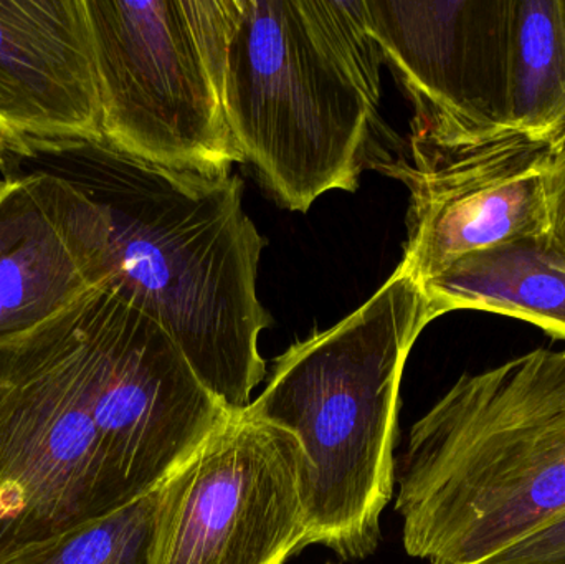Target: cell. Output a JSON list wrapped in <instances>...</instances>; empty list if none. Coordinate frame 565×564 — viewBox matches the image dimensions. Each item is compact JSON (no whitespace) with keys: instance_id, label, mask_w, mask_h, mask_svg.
<instances>
[{"instance_id":"obj_6","label":"cell","mask_w":565,"mask_h":564,"mask_svg":"<svg viewBox=\"0 0 565 564\" xmlns=\"http://www.w3.org/2000/svg\"><path fill=\"white\" fill-rule=\"evenodd\" d=\"M103 141L204 175L244 162L225 111L238 0H85Z\"/></svg>"},{"instance_id":"obj_1","label":"cell","mask_w":565,"mask_h":564,"mask_svg":"<svg viewBox=\"0 0 565 564\" xmlns=\"http://www.w3.org/2000/svg\"><path fill=\"white\" fill-rule=\"evenodd\" d=\"M106 217V285L158 321L227 413L267 377L258 341L271 315L257 291L265 238L234 174L174 171L105 141L30 146Z\"/></svg>"},{"instance_id":"obj_14","label":"cell","mask_w":565,"mask_h":564,"mask_svg":"<svg viewBox=\"0 0 565 564\" xmlns=\"http://www.w3.org/2000/svg\"><path fill=\"white\" fill-rule=\"evenodd\" d=\"M511 121L547 141L565 131V0H513Z\"/></svg>"},{"instance_id":"obj_18","label":"cell","mask_w":565,"mask_h":564,"mask_svg":"<svg viewBox=\"0 0 565 564\" xmlns=\"http://www.w3.org/2000/svg\"><path fill=\"white\" fill-rule=\"evenodd\" d=\"M7 156H9V142H7V139L0 135V169L6 166Z\"/></svg>"},{"instance_id":"obj_5","label":"cell","mask_w":565,"mask_h":564,"mask_svg":"<svg viewBox=\"0 0 565 564\" xmlns=\"http://www.w3.org/2000/svg\"><path fill=\"white\" fill-rule=\"evenodd\" d=\"M136 500L95 423L88 295L0 344V564Z\"/></svg>"},{"instance_id":"obj_12","label":"cell","mask_w":565,"mask_h":564,"mask_svg":"<svg viewBox=\"0 0 565 564\" xmlns=\"http://www.w3.org/2000/svg\"><path fill=\"white\" fill-rule=\"evenodd\" d=\"M0 135L9 155L103 141L85 0H0Z\"/></svg>"},{"instance_id":"obj_10","label":"cell","mask_w":565,"mask_h":564,"mask_svg":"<svg viewBox=\"0 0 565 564\" xmlns=\"http://www.w3.org/2000/svg\"><path fill=\"white\" fill-rule=\"evenodd\" d=\"M408 146L411 161L385 171L411 192L398 265L418 285L471 252L546 237L547 139L513 129L471 145H441L412 131Z\"/></svg>"},{"instance_id":"obj_17","label":"cell","mask_w":565,"mask_h":564,"mask_svg":"<svg viewBox=\"0 0 565 564\" xmlns=\"http://www.w3.org/2000/svg\"><path fill=\"white\" fill-rule=\"evenodd\" d=\"M546 195V241L565 257V131L551 141L550 158L544 171Z\"/></svg>"},{"instance_id":"obj_2","label":"cell","mask_w":565,"mask_h":564,"mask_svg":"<svg viewBox=\"0 0 565 564\" xmlns=\"http://www.w3.org/2000/svg\"><path fill=\"white\" fill-rule=\"evenodd\" d=\"M395 510L404 549L477 564L565 513V350L463 374L412 426Z\"/></svg>"},{"instance_id":"obj_16","label":"cell","mask_w":565,"mask_h":564,"mask_svg":"<svg viewBox=\"0 0 565 564\" xmlns=\"http://www.w3.org/2000/svg\"><path fill=\"white\" fill-rule=\"evenodd\" d=\"M477 564H565V513Z\"/></svg>"},{"instance_id":"obj_8","label":"cell","mask_w":565,"mask_h":564,"mask_svg":"<svg viewBox=\"0 0 565 564\" xmlns=\"http://www.w3.org/2000/svg\"><path fill=\"white\" fill-rule=\"evenodd\" d=\"M88 300L93 416L139 499L188 464L231 413L158 321L108 285Z\"/></svg>"},{"instance_id":"obj_4","label":"cell","mask_w":565,"mask_h":564,"mask_svg":"<svg viewBox=\"0 0 565 564\" xmlns=\"http://www.w3.org/2000/svg\"><path fill=\"white\" fill-rule=\"evenodd\" d=\"M428 323L420 285L398 265L354 313L277 358L267 386L245 409L301 444L306 546H326L345 562L377 550L397 476L402 376Z\"/></svg>"},{"instance_id":"obj_3","label":"cell","mask_w":565,"mask_h":564,"mask_svg":"<svg viewBox=\"0 0 565 564\" xmlns=\"http://www.w3.org/2000/svg\"><path fill=\"white\" fill-rule=\"evenodd\" d=\"M381 49L362 0H238L225 111L244 162L288 211L352 192L371 155Z\"/></svg>"},{"instance_id":"obj_13","label":"cell","mask_w":565,"mask_h":564,"mask_svg":"<svg viewBox=\"0 0 565 564\" xmlns=\"http://www.w3.org/2000/svg\"><path fill=\"white\" fill-rule=\"evenodd\" d=\"M428 321L457 310L527 321L565 341V257L546 237L471 252L420 284Z\"/></svg>"},{"instance_id":"obj_9","label":"cell","mask_w":565,"mask_h":564,"mask_svg":"<svg viewBox=\"0 0 565 564\" xmlns=\"http://www.w3.org/2000/svg\"><path fill=\"white\" fill-rule=\"evenodd\" d=\"M369 32L415 106L412 131L471 145L513 131V0H362Z\"/></svg>"},{"instance_id":"obj_11","label":"cell","mask_w":565,"mask_h":564,"mask_svg":"<svg viewBox=\"0 0 565 564\" xmlns=\"http://www.w3.org/2000/svg\"><path fill=\"white\" fill-rule=\"evenodd\" d=\"M106 217L68 179L33 171L0 181V344L105 287Z\"/></svg>"},{"instance_id":"obj_15","label":"cell","mask_w":565,"mask_h":564,"mask_svg":"<svg viewBox=\"0 0 565 564\" xmlns=\"http://www.w3.org/2000/svg\"><path fill=\"white\" fill-rule=\"evenodd\" d=\"M178 470L128 506L13 564H159Z\"/></svg>"},{"instance_id":"obj_7","label":"cell","mask_w":565,"mask_h":564,"mask_svg":"<svg viewBox=\"0 0 565 564\" xmlns=\"http://www.w3.org/2000/svg\"><path fill=\"white\" fill-rule=\"evenodd\" d=\"M306 535L301 444L242 411L178 470L159 564H285Z\"/></svg>"}]
</instances>
